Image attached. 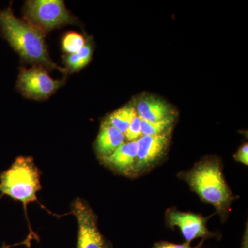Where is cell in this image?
I'll use <instances>...</instances> for the list:
<instances>
[{"instance_id":"cell-5","label":"cell","mask_w":248,"mask_h":248,"mask_svg":"<svg viewBox=\"0 0 248 248\" xmlns=\"http://www.w3.org/2000/svg\"><path fill=\"white\" fill-rule=\"evenodd\" d=\"M72 213L78 223L77 248H112L99 231L97 216L84 201L76 199L72 205Z\"/></svg>"},{"instance_id":"cell-4","label":"cell","mask_w":248,"mask_h":248,"mask_svg":"<svg viewBox=\"0 0 248 248\" xmlns=\"http://www.w3.org/2000/svg\"><path fill=\"white\" fill-rule=\"evenodd\" d=\"M24 14L29 22L43 31L52 30L76 21L62 0L28 1L24 7Z\"/></svg>"},{"instance_id":"cell-14","label":"cell","mask_w":248,"mask_h":248,"mask_svg":"<svg viewBox=\"0 0 248 248\" xmlns=\"http://www.w3.org/2000/svg\"><path fill=\"white\" fill-rule=\"evenodd\" d=\"M92 53V46L86 45L76 53L68 55L66 58L68 68L72 71H76L84 68L89 63Z\"/></svg>"},{"instance_id":"cell-6","label":"cell","mask_w":248,"mask_h":248,"mask_svg":"<svg viewBox=\"0 0 248 248\" xmlns=\"http://www.w3.org/2000/svg\"><path fill=\"white\" fill-rule=\"evenodd\" d=\"M63 85L55 80L42 68L22 69L17 80V89L27 97L42 99L48 97Z\"/></svg>"},{"instance_id":"cell-1","label":"cell","mask_w":248,"mask_h":248,"mask_svg":"<svg viewBox=\"0 0 248 248\" xmlns=\"http://www.w3.org/2000/svg\"><path fill=\"white\" fill-rule=\"evenodd\" d=\"M0 31L3 37L24 60L64 71L50 60L44 31L29 21L18 19L11 7L0 10Z\"/></svg>"},{"instance_id":"cell-11","label":"cell","mask_w":248,"mask_h":248,"mask_svg":"<svg viewBox=\"0 0 248 248\" xmlns=\"http://www.w3.org/2000/svg\"><path fill=\"white\" fill-rule=\"evenodd\" d=\"M125 136L123 133L112 127L107 122L101 127L96 141V151L102 159L112 155L124 143Z\"/></svg>"},{"instance_id":"cell-18","label":"cell","mask_w":248,"mask_h":248,"mask_svg":"<svg viewBox=\"0 0 248 248\" xmlns=\"http://www.w3.org/2000/svg\"><path fill=\"white\" fill-rule=\"evenodd\" d=\"M235 159L239 162L248 166V143H245L241 147L234 156Z\"/></svg>"},{"instance_id":"cell-10","label":"cell","mask_w":248,"mask_h":248,"mask_svg":"<svg viewBox=\"0 0 248 248\" xmlns=\"http://www.w3.org/2000/svg\"><path fill=\"white\" fill-rule=\"evenodd\" d=\"M135 110L141 120L150 122H157L173 115L169 104L153 96L140 98L136 103Z\"/></svg>"},{"instance_id":"cell-16","label":"cell","mask_w":248,"mask_h":248,"mask_svg":"<svg viewBox=\"0 0 248 248\" xmlns=\"http://www.w3.org/2000/svg\"><path fill=\"white\" fill-rule=\"evenodd\" d=\"M124 136L129 141H137L141 138V120L138 115L135 116L133 122L130 124L128 130H126Z\"/></svg>"},{"instance_id":"cell-19","label":"cell","mask_w":248,"mask_h":248,"mask_svg":"<svg viewBox=\"0 0 248 248\" xmlns=\"http://www.w3.org/2000/svg\"><path fill=\"white\" fill-rule=\"evenodd\" d=\"M12 246H6V245H3L2 247L1 248H9L10 247H11Z\"/></svg>"},{"instance_id":"cell-7","label":"cell","mask_w":248,"mask_h":248,"mask_svg":"<svg viewBox=\"0 0 248 248\" xmlns=\"http://www.w3.org/2000/svg\"><path fill=\"white\" fill-rule=\"evenodd\" d=\"M166 220L170 226L179 228L186 242L191 243L198 238L208 239L215 236L207 228L208 218L200 215L170 209L166 213Z\"/></svg>"},{"instance_id":"cell-8","label":"cell","mask_w":248,"mask_h":248,"mask_svg":"<svg viewBox=\"0 0 248 248\" xmlns=\"http://www.w3.org/2000/svg\"><path fill=\"white\" fill-rule=\"evenodd\" d=\"M170 143V134L142 136L138 141V151L134 170H144L161 159Z\"/></svg>"},{"instance_id":"cell-13","label":"cell","mask_w":248,"mask_h":248,"mask_svg":"<svg viewBox=\"0 0 248 248\" xmlns=\"http://www.w3.org/2000/svg\"><path fill=\"white\" fill-rule=\"evenodd\" d=\"M174 115L169 116L157 122H150L141 120V132L143 136L162 135L169 132L174 122Z\"/></svg>"},{"instance_id":"cell-3","label":"cell","mask_w":248,"mask_h":248,"mask_svg":"<svg viewBox=\"0 0 248 248\" xmlns=\"http://www.w3.org/2000/svg\"><path fill=\"white\" fill-rule=\"evenodd\" d=\"M41 190L39 170L31 157L19 156L0 174V192L22 202L27 213L28 204L37 201Z\"/></svg>"},{"instance_id":"cell-9","label":"cell","mask_w":248,"mask_h":248,"mask_svg":"<svg viewBox=\"0 0 248 248\" xmlns=\"http://www.w3.org/2000/svg\"><path fill=\"white\" fill-rule=\"evenodd\" d=\"M138 151V141L124 143L112 155L102 160L114 170L127 174L135 169Z\"/></svg>"},{"instance_id":"cell-2","label":"cell","mask_w":248,"mask_h":248,"mask_svg":"<svg viewBox=\"0 0 248 248\" xmlns=\"http://www.w3.org/2000/svg\"><path fill=\"white\" fill-rule=\"evenodd\" d=\"M186 179L201 199L213 205L221 216L228 213L234 197L218 161L208 159L199 163L186 174Z\"/></svg>"},{"instance_id":"cell-17","label":"cell","mask_w":248,"mask_h":248,"mask_svg":"<svg viewBox=\"0 0 248 248\" xmlns=\"http://www.w3.org/2000/svg\"><path fill=\"white\" fill-rule=\"evenodd\" d=\"M203 244V240L196 247L191 246L190 243H184L182 244H176L168 241H160L156 243L152 248H200Z\"/></svg>"},{"instance_id":"cell-12","label":"cell","mask_w":248,"mask_h":248,"mask_svg":"<svg viewBox=\"0 0 248 248\" xmlns=\"http://www.w3.org/2000/svg\"><path fill=\"white\" fill-rule=\"evenodd\" d=\"M137 115L135 107L127 106L111 113L107 122L124 135Z\"/></svg>"},{"instance_id":"cell-15","label":"cell","mask_w":248,"mask_h":248,"mask_svg":"<svg viewBox=\"0 0 248 248\" xmlns=\"http://www.w3.org/2000/svg\"><path fill=\"white\" fill-rule=\"evenodd\" d=\"M86 45V40L81 34L71 32L67 33L62 40L63 51L72 55L76 53Z\"/></svg>"}]
</instances>
